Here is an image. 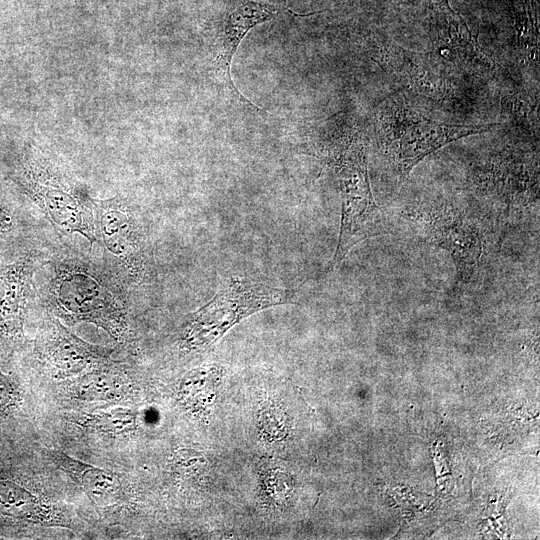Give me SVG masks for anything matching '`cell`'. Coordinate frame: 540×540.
<instances>
[{
	"mask_svg": "<svg viewBox=\"0 0 540 540\" xmlns=\"http://www.w3.org/2000/svg\"><path fill=\"white\" fill-rule=\"evenodd\" d=\"M125 284L110 270L77 257L57 259L46 303L67 324L93 323L119 342L130 338Z\"/></svg>",
	"mask_w": 540,
	"mask_h": 540,
	"instance_id": "obj_1",
	"label": "cell"
},
{
	"mask_svg": "<svg viewBox=\"0 0 540 540\" xmlns=\"http://www.w3.org/2000/svg\"><path fill=\"white\" fill-rule=\"evenodd\" d=\"M327 163L334 169L341 192L339 239L332 264L338 266L363 240L388 232L389 224L370 186L362 133L350 128L330 145Z\"/></svg>",
	"mask_w": 540,
	"mask_h": 540,
	"instance_id": "obj_2",
	"label": "cell"
},
{
	"mask_svg": "<svg viewBox=\"0 0 540 540\" xmlns=\"http://www.w3.org/2000/svg\"><path fill=\"white\" fill-rule=\"evenodd\" d=\"M377 123L382 152L401 176L448 143L489 129L434 121L411 108L405 98L386 100Z\"/></svg>",
	"mask_w": 540,
	"mask_h": 540,
	"instance_id": "obj_3",
	"label": "cell"
},
{
	"mask_svg": "<svg viewBox=\"0 0 540 540\" xmlns=\"http://www.w3.org/2000/svg\"><path fill=\"white\" fill-rule=\"evenodd\" d=\"M291 301L288 290L248 277H230L205 305L189 315L181 346L188 351L207 348L248 316Z\"/></svg>",
	"mask_w": 540,
	"mask_h": 540,
	"instance_id": "obj_4",
	"label": "cell"
},
{
	"mask_svg": "<svg viewBox=\"0 0 540 540\" xmlns=\"http://www.w3.org/2000/svg\"><path fill=\"white\" fill-rule=\"evenodd\" d=\"M96 241L99 238L110 271L125 285L138 286L152 277L147 239L137 213L125 200H93Z\"/></svg>",
	"mask_w": 540,
	"mask_h": 540,
	"instance_id": "obj_5",
	"label": "cell"
},
{
	"mask_svg": "<svg viewBox=\"0 0 540 540\" xmlns=\"http://www.w3.org/2000/svg\"><path fill=\"white\" fill-rule=\"evenodd\" d=\"M278 12L279 8L269 2L245 0L213 18L203 33L205 69L212 82L230 99L251 109L260 110L235 87L232 60L248 32L271 20Z\"/></svg>",
	"mask_w": 540,
	"mask_h": 540,
	"instance_id": "obj_6",
	"label": "cell"
},
{
	"mask_svg": "<svg viewBox=\"0 0 540 540\" xmlns=\"http://www.w3.org/2000/svg\"><path fill=\"white\" fill-rule=\"evenodd\" d=\"M416 230L431 244L448 251L458 277L469 281L483 254V235L471 218L447 206L421 209L407 214Z\"/></svg>",
	"mask_w": 540,
	"mask_h": 540,
	"instance_id": "obj_7",
	"label": "cell"
},
{
	"mask_svg": "<svg viewBox=\"0 0 540 540\" xmlns=\"http://www.w3.org/2000/svg\"><path fill=\"white\" fill-rule=\"evenodd\" d=\"M431 43L432 58L445 68L481 73L493 69V61L482 50L464 22L449 7L440 4Z\"/></svg>",
	"mask_w": 540,
	"mask_h": 540,
	"instance_id": "obj_8",
	"label": "cell"
},
{
	"mask_svg": "<svg viewBox=\"0 0 540 540\" xmlns=\"http://www.w3.org/2000/svg\"><path fill=\"white\" fill-rule=\"evenodd\" d=\"M35 264V256L26 255L0 269V331L3 333H16L21 328Z\"/></svg>",
	"mask_w": 540,
	"mask_h": 540,
	"instance_id": "obj_9",
	"label": "cell"
},
{
	"mask_svg": "<svg viewBox=\"0 0 540 540\" xmlns=\"http://www.w3.org/2000/svg\"><path fill=\"white\" fill-rule=\"evenodd\" d=\"M378 62L386 70H391L400 80L423 95L438 98L444 94L445 85L415 54L395 44L384 45Z\"/></svg>",
	"mask_w": 540,
	"mask_h": 540,
	"instance_id": "obj_10",
	"label": "cell"
},
{
	"mask_svg": "<svg viewBox=\"0 0 540 540\" xmlns=\"http://www.w3.org/2000/svg\"><path fill=\"white\" fill-rule=\"evenodd\" d=\"M52 339L45 347V356L52 366L64 372H77L87 366L105 361L104 355L95 347L73 337L58 322Z\"/></svg>",
	"mask_w": 540,
	"mask_h": 540,
	"instance_id": "obj_11",
	"label": "cell"
},
{
	"mask_svg": "<svg viewBox=\"0 0 540 540\" xmlns=\"http://www.w3.org/2000/svg\"><path fill=\"white\" fill-rule=\"evenodd\" d=\"M80 483L92 500L101 505L108 506L116 503L122 495L120 482L109 472L86 464H70Z\"/></svg>",
	"mask_w": 540,
	"mask_h": 540,
	"instance_id": "obj_12",
	"label": "cell"
},
{
	"mask_svg": "<svg viewBox=\"0 0 540 540\" xmlns=\"http://www.w3.org/2000/svg\"><path fill=\"white\" fill-rule=\"evenodd\" d=\"M39 511L38 501L29 491L10 482H0V513L30 519Z\"/></svg>",
	"mask_w": 540,
	"mask_h": 540,
	"instance_id": "obj_13",
	"label": "cell"
},
{
	"mask_svg": "<svg viewBox=\"0 0 540 540\" xmlns=\"http://www.w3.org/2000/svg\"><path fill=\"white\" fill-rule=\"evenodd\" d=\"M136 416L128 409L116 408L92 416V424L109 434H124L135 426Z\"/></svg>",
	"mask_w": 540,
	"mask_h": 540,
	"instance_id": "obj_14",
	"label": "cell"
},
{
	"mask_svg": "<svg viewBox=\"0 0 540 540\" xmlns=\"http://www.w3.org/2000/svg\"><path fill=\"white\" fill-rule=\"evenodd\" d=\"M119 391V380L108 373H96L83 378L77 386L81 398H109Z\"/></svg>",
	"mask_w": 540,
	"mask_h": 540,
	"instance_id": "obj_15",
	"label": "cell"
},
{
	"mask_svg": "<svg viewBox=\"0 0 540 540\" xmlns=\"http://www.w3.org/2000/svg\"><path fill=\"white\" fill-rule=\"evenodd\" d=\"M18 397L17 387L13 380L0 373V411L13 407Z\"/></svg>",
	"mask_w": 540,
	"mask_h": 540,
	"instance_id": "obj_16",
	"label": "cell"
},
{
	"mask_svg": "<svg viewBox=\"0 0 540 540\" xmlns=\"http://www.w3.org/2000/svg\"><path fill=\"white\" fill-rule=\"evenodd\" d=\"M12 219L9 213L2 207H0V233L5 232L10 228Z\"/></svg>",
	"mask_w": 540,
	"mask_h": 540,
	"instance_id": "obj_17",
	"label": "cell"
}]
</instances>
